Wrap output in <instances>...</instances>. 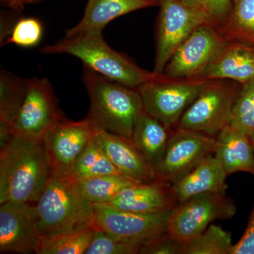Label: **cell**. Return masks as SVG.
Segmentation results:
<instances>
[{"label": "cell", "instance_id": "4dcf8cb0", "mask_svg": "<svg viewBox=\"0 0 254 254\" xmlns=\"http://www.w3.org/2000/svg\"><path fill=\"white\" fill-rule=\"evenodd\" d=\"M184 242L172 236L168 231L163 232L145 242L140 248V254H182Z\"/></svg>", "mask_w": 254, "mask_h": 254}, {"label": "cell", "instance_id": "ba28073f", "mask_svg": "<svg viewBox=\"0 0 254 254\" xmlns=\"http://www.w3.org/2000/svg\"><path fill=\"white\" fill-rule=\"evenodd\" d=\"M26 83V95L11 127L12 133L28 141H43L47 133L66 118L48 80L32 78Z\"/></svg>", "mask_w": 254, "mask_h": 254}, {"label": "cell", "instance_id": "d4e9b609", "mask_svg": "<svg viewBox=\"0 0 254 254\" xmlns=\"http://www.w3.org/2000/svg\"><path fill=\"white\" fill-rule=\"evenodd\" d=\"M26 80L1 69L0 71V124L12 127L24 100Z\"/></svg>", "mask_w": 254, "mask_h": 254}, {"label": "cell", "instance_id": "f1b7e54d", "mask_svg": "<svg viewBox=\"0 0 254 254\" xmlns=\"http://www.w3.org/2000/svg\"><path fill=\"white\" fill-rule=\"evenodd\" d=\"M43 33V26L39 20L31 17L21 18L15 23L3 44L12 43L23 48H31L40 43Z\"/></svg>", "mask_w": 254, "mask_h": 254}, {"label": "cell", "instance_id": "f546056e", "mask_svg": "<svg viewBox=\"0 0 254 254\" xmlns=\"http://www.w3.org/2000/svg\"><path fill=\"white\" fill-rule=\"evenodd\" d=\"M140 247L123 242L105 232L96 230L85 254H136Z\"/></svg>", "mask_w": 254, "mask_h": 254}, {"label": "cell", "instance_id": "484cf974", "mask_svg": "<svg viewBox=\"0 0 254 254\" xmlns=\"http://www.w3.org/2000/svg\"><path fill=\"white\" fill-rule=\"evenodd\" d=\"M96 230L92 226L41 239L36 254H85Z\"/></svg>", "mask_w": 254, "mask_h": 254}, {"label": "cell", "instance_id": "8992f818", "mask_svg": "<svg viewBox=\"0 0 254 254\" xmlns=\"http://www.w3.org/2000/svg\"><path fill=\"white\" fill-rule=\"evenodd\" d=\"M241 88V83L231 80H208L182 115L177 128L216 137L230 125L232 108Z\"/></svg>", "mask_w": 254, "mask_h": 254}, {"label": "cell", "instance_id": "4316f807", "mask_svg": "<svg viewBox=\"0 0 254 254\" xmlns=\"http://www.w3.org/2000/svg\"><path fill=\"white\" fill-rule=\"evenodd\" d=\"M233 245L229 232L211 224L199 235L184 242L182 254H231Z\"/></svg>", "mask_w": 254, "mask_h": 254}, {"label": "cell", "instance_id": "83f0119b", "mask_svg": "<svg viewBox=\"0 0 254 254\" xmlns=\"http://www.w3.org/2000/svg\"><path fill=\"white\" fill-rule=\"evenodd\" d=\"M230 126L254 139V79L242 84L232 108Z\"/></svg>", "mask_w": 254, "mask_h": 254}, {"label": "cell", "instance_id": "7a4b0ae2", "mask_svg": "<svg viewBox=\"0 0 254 254\" xmlns=\"http://www.w3.org/2000/svg\"><path fill=\"white\" fill-rule=\"evenodd\" d=\"M83 82L90 98L87 120L98 129L131 139L137 120L145 112L138 88L113 81L85 66Z\"/></svg>", "mask_w": 254, "mask_h": 254}, {"label": "cell", "instance_id": "8fae6325", "mask_svg": "<svg viewBox=\"0 0 254 254\" xmlns=\"http://www.w3.org/2000/svg\"><path fill=\"white\" fill-rule=\"evenodd\" d=\"M230 42L213 25L200 26L170 58L163 74L173 78H203L210 65Z\"/></svg>", "mask_w": 254, "mask_h": 254}, {"label": "cell", "instance_id": "e0dca14e", "mask_svg": "<svg viewBox=\"0 0 254 254\" xmlns=\"http://www.w3.org/2000/svg\"><path fill=\"white\" fill-rule=\"evenodd\" d=\"M227 177L218 159L208 155L190 173L172 185L174 195L180 203L201 193L226 191Z\"/></svg>", "mask_w": 254, "mask_h": 254}, {"label": "cell", "instance_id": "603a6c76", "mask_svg": "<svg viewBox=\"0 0 254 254\" xmlns=\"http://www.w3.org/2000/svg\"><path fill=\"white\" fill-rule=\"evenodd\" d=\"M70 174L77 181L103 175H122L94 137L75 160Z\"/></svg>", "mask_w": 254, "mask_h": 254}, {"label": "cell", "instance_id": "8d00e7d4", "mask_svg": "<svg viewBox=\"0 0 254 254\" xmlns=\"http://www.w3.org/2000/svg\"><path fill=\"white\" fill-rule=\"evenodd\" d=\"M159 1H160V0H159Z\"/></svg>", "mask_w": 254, "mask_h": 254}, {"label": "cell", "instance_id": "30bf717a", "mask_svg": "<svg viewBox=\"0 0 254 254\" xmlns=\"http://www.w3.org/2000/svg\"><path fill=\"white\" fill-rule=\"evenodd\" d=\"M172 210L138 213L108 204H93L91 225L96 230L141 248L145 242L166 231Z\"/></svg>", "mask_w": 254, "mask_h": 254}, {"label": "cell", "instance_id": "1f68e13d", "mask_svg": "<svg viewBox=\"0 0 254 254\" xmlns=\"http://www.w3.org/2000/svg\"><path fill=\"white\" fill-rule=\"evenodd\" d=\"M231 254H254V207L243 236L233 245Z\"/></svg>", "mask_w": 254, "mask_h": 254}, {"label": "cell", "instance_id": "d6a6232c", "mask_svg": "<svg viewBox=\"0 0 254 254\" xmlns=\"http://www.w3.org/2000/svg\"><path fill=\"white\" fill-rule=\"evenodd\" d=\"M230 5L231 0H210L209 13L213 18L215 27L226 16Z\"/></svg>", "mask_w": 254, "mask_h": 254}, {"label": "cell", "instance_id": "6da1fadb", "mask_svg": "<svg viewBox=\"0 0 254 254\" xmlns=\"http://www.w3.org/2000/svg\"><path fill=\"white\" fill-rule=\"evenodd\" d=\"M52 171L44 142L13 136L0 148V204L6 202L35 204Z\"/></svg>", "mask_w": 254, "mask_h": 254}, {"label": "cell", "instance_id": "cb8c5ba5", "mask_svg": "<svg viewBox=\"0 0 254 254\" xmlns=\"http://www.w3.org/2000/svg\"><path fill=\"white\" fill-rule=\"evenodd\" d=\"M77 183L88 201L93 204H106L125 188L138 182L123 175H108L78 180Z\"/></svg>", "mask_w": 254, "mask_h": 254}, {"label": "cell", "instance_id": "9a60e30c", "mask_svg": "<svg viewBox=\"0 0 254 254\" xmlns=\"http://www.w3.org/2000/svg\"><path fill=\"white\" fill-rule=\"evenodd\" d=\"M94 139L122 175L138 183L154 180V170L131 139L101 129Z\"/></svg>", "mask_w": 254, "mask_h": 254}, {"label": "cell", "instance_id": "5bb4252c", "mask_svg": "<svg viewBox=\"0 0 254 254\" xmlns=\"http://www.w3.org/2000/svg\"><path fill=\"white\" fill-rule=\"evenodd\" d=\"M97 129L86 118L78 122L66 119L53 127L43 139L53 170L70 174L75 160Z\"/></svg>", "mask_w": 254, "mask_h": 254}, {"label": "cell", "instance_id": "7c38bea8", "mask_svg": "<svg viewBox=\"0 0 254 254\" xmlns=\"http://www.w3.org/2000/svg\"><path fill=\"white\" fill-rule=\"evenodd\" d=\"M216 138L201 132L177 128L173 130L154 180L173 185L205 158L214 153Z\"/></svg>", "mask_w": 254, "mask_h": 254}, {"label": "cell", "instance_id": "ac0fdd59", "mask_svg": "<svg viewBox=\"0 0 254 254\" xmlns=\"http://www.w3.org/2000/svg\"><path fill=\"white\" fill-rule=\"evenodd\" d=\"M159 4V0H88L81 21L67 30L65 36H73L83 32H102L115 18Z\"/></svg>", "mask_w": 254, "mask_h": 254}, {"label": "cell", "instance_id": "52a82bcc", "mask_svg": "<svg viewBox=\"0 0 254 254\" xmlns=\"http://www.w3.org/2000/svg\"><path fill=\"white\" fill-rule=\"evenodd\" d=\"M155 33V74H163L169 60L197 28L215 26L205 10L192 7L179 0H160Z\"/></svg>", "mask_w": 254, "mask_h": 254}, {"label": "cell", "instance_id": "5b68a950", "mask_svg": "<svg viewBox=\"0 0 254 254\" xmlns=\"http://www.w3.org/2000/svg\"><path fill=\"white\" fill-rule=\"evenodd\" d=\"M208 81L203 78H173L163 73L138 90L145 113L174 130Z\"/></svg>", "mask_w": 254, "mask_h": 254}, {"label": "cell", "instance_id": "3957f363", "mask_svg": "<svg viewBox=\"0 0 254 254\" xmlns=\"http://www.w3.org/2000/svg\"><path fill=\"white\" fill-rule=\"evenodd\" d=\"M34 205L41 239L91 225L93 204L82 194L71 174L53 170Z\"/></svg>", "mask_w": 254, "mask_h": 254}, {"label": "cell", "instance_id": "9c48e42d", "mask_svg": "<svg viewBox=\"0 0 254 254\" xmlns=\"http://www.w3.org/2000/svg\"><path fill=\"white\" fill-rule=\"evenodd\" d=\"M236 211L235 202L226 191L201 193L179 203L172 210L167 231L177 240L186 242L215 220L232 218Z\"/></svg>", "mask_w": 254, "mask_h": 254}, {"label": "cell", "instance_id": "74e56055", "mask_svg": "<svg viewBox=\"0 0 254 254\" xmlns=\"http://www.w3.org/2000/svg\"></svg>", "mask_w": 254, "mask_h": 254}, {"label": "cell", "instance_id": "836d02e7", "mask_svg": "<svg viewBox=\"0 0 254 254\" xmlns=\"http://www.w3.org/2000/svg\"><path fill=\"white\" fill-rule=\"evenodd\" d=\"M38 0H0L1 4L14 10H21L26 5L36 2Z\"/></svg>", "mask_w": 254, "mask_h": 254}, {"label": "cell", "instance_id": "e575fe53", "mask_svg": "<svg viewBox=\"0 0 254 254\" xmlns=\"http://www.w3.org/2000/svg\"><path fill=\"white\" fill-rule=\"evenodd\" d=\"M179 1H182L184 4L192 6V7L205 10L209 13L210 0H179Z\"/></svg>", "mask_w": 254, "mask_h": 254}, {"label": "cell", "instance_id": "ffe728a7", "mask_svg": "<svg viewBox=\"0 0 254 254\" xmlns=\"http://www.w3.org/2000/svg\"><path fill=\"white\" fill-rule=\"evenodd\" d=\"M215 138L214 156L221 163L227 176L240 172L254 175V150L247 135L228 125Z\"/></svg>", "mask_w": 254, "mask_h": 254}, {"label": "cell", "instance_id": "7402d4cb", "mask_svg": "<svg viewBox=\"0 0 254 254\" xmlns=\"http://www.w3.org/2000/svg\"><path fill=\"white\" fill-rule=\"evenodd\" d=\"M230 42L254 45V0H231L225 18L216 26Z\"/></svg>", "mask_w": 254, "mask_h": 254}, {"label": "cell", "instance_id": "44dd1931", "mask_svg": "<svg viewBox=\"0 0 254 254\" xmlns=\"http://www.w3.org/2000/svg\"><path fill=\"white\" fill-rule=\"evenodd\" d=\"M172 131L145 112L135 125L131 140L154 172L165 154Z\"/></svg>", "mask_w": 254, "mask_h": 254}, {"label": "cell", "instance_id": "d6986e66", "mask_svg": "<svg viewBox=\"0 0 254 254\" xmlns=\"http://www.w3.org/2000/svg\"><path fill=\"white\" fill-rule=\"evenodd\" d=\"M205 79H227L241 84L254 79V46L230 42L205 73Z\"/></svg>", "mask_w": 254, "mask_h": 254}, {"label": "cell", "instance_id": "d590c367", "mask_svg": "<svg viewBox=\"0 0 254 254\" xmlns=\"http://www.w3.org/2000/svg\"><path fill=\"white\" fill-rule=\"evenodd\" d=\"M252 145H253V148H254V139L252 140Z\"/></svg>", "mask_w": 254, "mask_h": 254}, {"label": "cell", "instance_id": "2e32d148", "mask_svg": "<svg viewBox=\"0 0 254 254\" xmlns=\"http://www.w3.org/2000/svg\"><path fill=\"white\" fill-rule=\"evenodd\" d=\"M106 204L125 211L148 214L173 210L179 203L172 185L154 180L127 187Z\"/></svg>", "mask_w": 254, "mask_h": 254}, {"label": "cell", "instance_id": "4fadbf2b", "mask_svg": "<svg viewBox=\"0 0 254 254\" xmlns=\"http://www.w3.org/2000/svg\"><path fill=\"white\" fill-rule=\"evenodd\" d=\"M41 237L34 204H0V252L36 253Z\"/></svg>", "mask_w": 254, "mask_h": 254}, {"label": "cell", "instance_id": "277c9868", "mask_svg": "<svg viewBox=\"0 0 254 254\" xmlns=\"http://www.w3.org/2000/svg\"><path fill=\"white\" fill-rule=\"evenodd\" d=\"M44 54H68L83 66L125 86L138 88L158 76L140 67L127 55L108 46L101 31H88L64 36L55 44L41 48Z\"/></svg>", "mask_w": 254, "mask_h": 254}]
</instances>
